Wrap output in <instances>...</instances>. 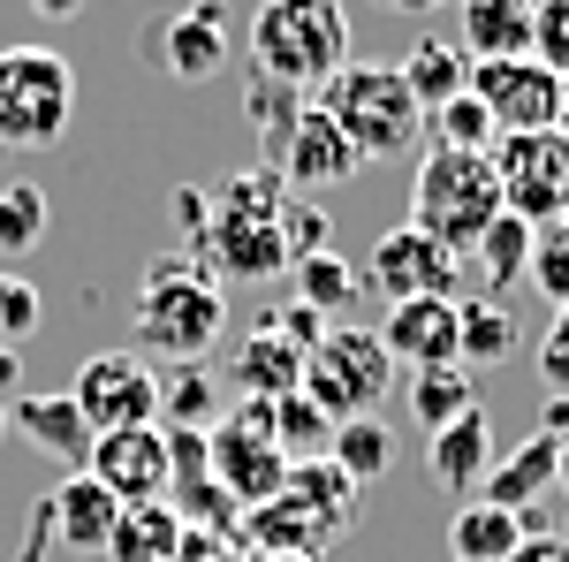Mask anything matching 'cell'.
Returning a JSON list of instances; mask_svg holds the SVG:
<instances>
[{"mask_svg":"<svg viewBox=\"0 0 569 562\" xmlns=\"http://www.w3.org/2000/svg\"><path fill=\"white\" fill-rule=\"evenodd\" d=\"M39 319H46V297L23 282V274H8V266H0V343H8V349L31 343V335H39Z\"/></svg>","mask_w":569,"mask_h":562,"instance_id":"obj_41","label":"cell"},{"mask_svg":"<svg viewBox=\"0 0 569 562\" xmlns=\"http://www.w3.org/2000/svg\"><path fill=\"white\" fill-rule=\"evenodd\" d=\"M471 403H479V388H471L463 365H426V373H410V418L426 433H440L448 418H463Z\"/></svg>","mask_w":569,"mask_h":562,"instance_id":"obj_31","label":"cell"},{"mask_svg":"<svg viewBox=\"0 0 569 562\" xmlns=\"http://www.w3.org/2000/svg\"><path fill=\"white\" fill-rule=\"evenodd\" d=\"M213 479L228 486L236 510H259V502H273V494L289 486V456H281L273 433H266V403L236 395V411L213 418Z\"/></svg>","mask_w":569,"mask_h":562,"instance_id":"obj_10","label":"cell"},{"mask_svg":"<svg viewBox=\"0 0 569 562\" xmlns=\"http://www.w3.org/2000/svg\"><path fill=\"white\" fill-rule=\"evenodd\" d=\"M433 145H448V152H493L501 130H493V115H486L471 91H456L448 107H433Z\"/></svg>","mask_w":569,"mask_h":562,"instance_id":"obj_38","label":"cell"},{"mask_svg":"<svg viewBox=\"0 0 569 562\" xmlns=\"http://www.w3.org/2000/svg\"><path fill=\"white\" fill-rule=\"evenodd\" d=\"M160 69L182 77V85H206L228 69V53H236V16H228V0H190L176 8L168 23H160Z\"/></svg>","mask_w":569,"mask_h":562,"instance_id":"obj_13","label":"cell"},{"mask_svg":"<svg viewBox=\"0 0 569 562\" xmlns=\"http://www.w3.org/2000/svg\"><path fill=\"white\" fill-rule=\"evenodd\" d=\"M463 266H479L486 297H501L509 282H525V266H531V220L493 214V220H486V236L471 244V252H463Z\"/></svg>","mask_w":569,"mask_h":562,"instance_id":"obj_29","label":"cell"},{"mask_svg":"<svg viewBox=\"0 0 569 562\" xmlns=\"http://www.w3.org/2000/svg\"><path fill=\"white\" fill-rule=\"evenodd\" d=\"M168 441V494L190 479H213V426H160Z\"/></svg>","mask_w":569,"mask_h":562,"instance_id":"obj_40","label":"cell"},{"mask_svg":"<svg viewBox=\"0 0 569 562\" xmlns=\"http://www.w3.org/2000/svg\"><path fill=\"white\" fill-rule=\"evenodd\" d=\"M456 31L471 61H517L531 53V0H456Z\"/></svg>","mask_w":569,"mask_h":562,"instance_id":"obj_21","label":"cell"},{"mask_svg":"<svg viewBox=\"0 0 569 562\" xmlns=\"http://www.w3.org/2000/svg\"><path fill=\"white\" fill-rule=\"evenodd\" d=\"M327 456H335L357 486H372V479H388V464H395V433L380 426V411H372V418H342L335 441H327Z\"/></svg>","mask_w":569,"mask_h":562,"instance_id":"obj_32","label":"cell"},{"mask_svg":"<svg viewBox=\"0 0 569 562\" xmlns=\"http://www.w3.org/2000/svg\"><path fill=\"white\" fill-rule=\"evenodd\" d=\"M493 175H501V214L547 228L569 214V137L562 130H525L493 145Z\"/></svg>","mask_w":569,"mask_h":562,"instance_id":"obj_9","label":"cell"},{"mask_svg":"<svg viewBox=\"0 0 569 562\" xmlns=\"http://www.w3.org/2000/svg\"><path fill=\"white\" fill-rule=\"evenodd\" d=\"M380 349L395 365L426 373V365H456V297H402L380 319Z\"/></svg>","mask_w":569,"mask_h":562,"instance_id":"obj_16","label":"cell"},{"mask_svg":"<svg viewBox=\"0 0 569 562\" xmlns=\"http://www.w3.org/2000/svg\"><path fill=\"white\" fill-rule=\"evenodd\" d=\"M327 524L311 517L305 502L281 486L273 502H259V510H243V524H236V548H251L259 562H273V555H327Z\"/></svg>","mask_w":569,"mask_h":562,"instance_id":"obj_18","label":"cell"},{"mask_svg":"<svg viewBox=\"0 0 569 562\" xmlns=\"http://www.w3.org/2000/svg\"><path fill=\"white\" fill-rule=\"evenodd\" d=\"M273 562H319V555H273Z\"/></svg>","mask_w":569,"mask_h":562,"instance_id":"obj_56","label":"cell"},{"mask_svg":"<svg viewBox=\"0 0 569 562\" xmlns=\"http://www.w3.org/2000/svg\"><path fill=\"white\" fill-rule=\"evenodd\" d=\"M555 130L569 137V77H562V107H555Z\"/></svg>","mask_w":569,"mask_h":562,"instance_id":"obj_54","label":"cell"},{"mask_svg":"<svg viewBox=\"0 0 569 562\" xmlns=\"http://www.w3.org/2000/svg\"><path fill=\"white\" fill-rule=\"evenodd\" d=\"M31 16H53V23H69V16H84V0H31Z\"/></svg>","mask_w":569,"mask_h":562,"instance_id":"obj_50","label":"cell"},{"mask_svg":"<svg viewBox=\"0 0 569 562\" xmlns=\"http://www.w3.org/2000/svg\"><path fill=\"white\" fill-rule=\"evenodd\" d=\"M273 168H281V183H289V198H305V190H342V183H357L365 160L350 152V137L335 130L319 107H305V115H297V130L281 137Z\"/></svg>","mask_w":569,"mask_h":562,"instance_id":"obj_15","label":"cell"},{"mask_svg":"<svg viewBox=\"0 0 569 562\" xmlns=\"http://www.w3.org/2000/svg\"><path fill=\"white\" fill-rule=\"evenodd\" d=\"M16 373H23V357H16V349H8V343H0V395H8V388H16Z\"/></svg>","mask_w":569,"mask_h":562,"instance_id":"obj_51","label":"cell"},{"mask_svg":"<svg viewBox=\"0 0 569 562\" xmlns=\"http://www.w3.org/2000/svg\"><path fill=\"white\" fill-rule=\"evenodd\" d=\"M555 456H562V441H547V433H531L525 448H509V456H493V472L479 479L486 494L479 502H493V510H517L525 517L531 502L555 486Z\"/></svg>","mask_w":569,"mask_h":562,"instance_id":"obj_23","label":"cell"},{"mask_svg":"<svg viewBox=\"0 0 569 562\" xmlns=\"http://www.w3.org/2000/svg\"><path fill=\"white\" fill-rule=\"evenodd\" d=\"M305 107H311V99L297 85H273V77L251 69V122H259V137L273 145V152H281V137L297 130V115H305Z\"/></svg>","mask_w":569,"mask_h":562,"instance_id":"obj_39","label":"cell"},{"mask_svg":"<svg viewBox=\"0 0 569 562\" xmlns=\"http://www.w3.org/2000/svg\"><path fill=\"white\" fill-rule=\"evenodd\" d=\"M213 562H259V555H251V548H236V540H228V548H220Z\"/></svg>","mask_w":569,"mask_h":562,"instance_id":"obj_52","label":"cell"},{"mask_svg":"<svg viewBox=\"0 0 569 562\" xmlns=\"http://www.w3.org/2000/svg\"><path fill=\"white\" fill-rule=\"evenodd\" d=\"M395 69H402V85H410V99H418L426 115L448 107L456 91H471V53H463L456 39H418Z\"/></svg>","mask_w":569,"mask_h":562,"instance_id":"obj_26","label":"cell"},{"mask_svg":"<svg viewBox=\"0 0 569 562\" xmlns=\"http://www.w3.org/2000/svg\"><path fill=\"white\" fill-rule=\"evenodd\" d=\"M501 214V175H493V152H448L433 145L418 160V183H410V228H426L433 244H448L456 259L486 236V220Z\"/></svg>","mask_w":569,"mask_h":562,"instance_id":"obj_5","label":"cell"},{"mask_svg":"<svg viewBox=\"0 0 569 562\" xmlns=\"http://www.w3.org/2000/svg\"><path fill=\"white\" fill-rule=\"evenodd\" d=\"M206 220H213V198H206L198 183H176V228H190V244H198Z\"/></svg>","mask_w":569,"mask_h":562,"instance_id":"obj_46","label":"cell"},{"mask_svg":"<svg viewBox=\"0 0 569 562\" xmlns=\"http://www.w3.org/2000/svg\"><path fill=\"white\" fill-rule=\"evenodd\" d=\"M84 472L99 479L114 502H168V441H160V426L91 433Z\"/></svg>","mask_w":569,"mask_h":562,"instance_id":"obj_14","label":"cell"},{"mask_svg":"<svg viewBox=\"0 0 569 562\" xmlns=\"http://www.w3.org/2000/svg\"><path fill=\"white\" fill-rule=\"evenodd\" d=\"M53 206H46L39 183H0V252H39Z\"/></svg>","mask_w":569,"mask_h":562,"instance_id":"obj_35","label":"cell"},{"mask_svg":"<svg viewBox=\"0 0 569 562\" xmlns=\"http://www.w3.org/2000/svg\"><path fill=\"white\" fill-rule=\"evenodd\" d=\"M114 510H122V502H114L91 472H61V486L46 494V524H53V532H61V548H77V555H107Z\"/></svg>","mask_w":569,"mask_h":562,"instance_id":"obj_19","label":"cell"},{"mask_svg":"<svg viewBox=\"0 0 569 562\" xmlns=\"http://www.w3.org/2000/svg\"><path fill=\"white\" fill-rule=\"evenodd\" d=\"M289 274H297V297H305L319 319H327V312H350V304L365 297L357 266H350V259H335V252H311V259H297Z\"/></svg>","mask_w":569,"mask_h":562,"instance_id":"obj_34","label":"cell"},{"mask_svg":"<svg viewBox=\"0 0 569 562\" xmlns=\"http://www.w3.org/2000/svg\"><path fill=\"white\" fill-rule=\"evenodd\" d=\"M357 282L372 289V297H388V304H402V297H463V259L448 252V244H433L426 228H388L380 244H372V259L357 266Z\"/></svg>","mask_w":569,"mask_h":562,"instance_id":"obj_11","label":"cell"},{"mask_svg":"<svg viewBox=\"0 0 569 562\" xmlns=\"http://www.w3.org/2000/svg\"><path fill=\"white\" fill-rule=\"evenodd\" d=\"M372 8H388V16H433V8H456V0H372Z\"/></svg>","mask_w":569,"mask_h":562,"instance_id":"obj_49","label":"cell"},{"mask_svg":"<svg viewBox=\"0 0 569 562\" xmlns=\"http://www.w3.org/2000/svg\"><path fill=\"white\" fill-rule=\"evenodd\" d=\"M517 349H525V335H517V312L501 297H456V365L463 373H493Z\"/></svg>","mask_w":569,"mask_h":562,"instance_id":"obj_20","label":"cell"},{"mask_svg":"<svg viewBox=\"0 0 569 562\" xmlns=\"http://www.w3.org/2000/svg\"><path fill=\"white\" fill-rule=\"evenodd\" d=\"M539 433H547V441H569V395H547V411H539Z\"/></svg>","mask_w":569,"mask_h":562,"instance_id":"obj_48","label":"cell"},{"mask_svg":"<svg viewBox=\"0 0 569 562\" xmlns=\"http://www.w3.org/2000/svg\"><path fill=\"white\" fill-rule=\"evenodd\" d=\"M289 494H297L311 517H319L327 532H335V540H342V532L357 524V494H365V486H357V479L342 472L335 456H305V464H289Z\"/></svg>","mask_w":569,"mask_h":562,"instance_id":"obj_27","label":"cell"},{"mask_svg":"<svg viewBox=\"0 0 569 562\" xmlns=\"http://www.w3.org/2000/svg\"><path fill=\"white\" fill-rule=\"evenodd\" d=\"M525 540L517 510H493V502H463L448 524V562H509V548Z\"/></svg>","mask_w":569,"mask_h":562,"instance_id":"obj_28","label":"cell"},{"mask_svg":"<svg viewBox=\"0 0 569 562\" xmlns=\"http://www.w3.org/2000/svg\"><path fill=\"white\" fill-rule=\"evenodd\" d=\"M305 388V349L281 343L273 327H251L243 349H236V395H251V403H273V395Z\"/></svg>","mask_w":569,"mask_h":562,"instance_id":"obj_24","label":"cell"},{"mask_svg":"<svg viewBox=\"0 0 569 562\" xmlns=\"http://www.w3.org/2000/svg\"><path fill=\"white\" fill-rule=\"evenodd\" d=\"M182 517L168 502H122L114 532H107V562H176Z\"/></svg>","mask_w":569,"mask_h":562,"instance_id":"obj_25","label":"cell"},{"mask_svg":"<svg viewBox=\"0 0 569 562\" xmlns=\"http://www.w3.org/2000/svg\"><path fill=\"white\" fill-rule=\"evenodd\" d=\"M281 236H289V259H311V252H327V214H319V206H305V198H289Z\"/></svg>","mask_w":569,"mask_h":562,"instance_id":"obj_44","label":"cell"},{"mask_svg":"<svg viewBox=\"0 0 569 562\" xmlns=\"http://www.w3.org/2000/svg\"><path fill=\"white\" fill-rule=\"evenodd\" d=\"M471 99L493 115L501 137H525V130H555V107H562V77L547 61H471Z\"/></svg>","mask_w":569,"mask_h":562,"instance_id":"obj_12","label":"cell"},{"mask_svg":"<svg viewBox=\"0 0 569 562\" xmlns=\"http://www.w3.org/2000/svg\"><path fill=\"white\" fill-rule=\"evenodd\" d=\"M8 433H23L39 456H53L61 472H84V456H91V426H84V411L69 403V395H16L8 403Z\"/></svg>","mask_w":569,"mask_h":562,"instance_id":"obj_17","label":"cell"},{"mask_svg":"<svg viewBox=\"0 0 569 562\" xmlns=\"http://www.w3.org/2000/svg\"><path fill=\"white\" fill-rule=\"evenodd\" d=\"M137 357H160V365H198L206 349L220 343L228 327V297L190 252H168V259L144 266L137 282Z\"/></svg>","mask_w":569,"mask_h":562,"instance_id":"obj_2","label":"cell"},{"mask_svg":"<svg viewBox=\"0 0 569 562\" xmlns=\"http://www.w3.org/2000/svg\"><path fill=\"white\" fill-rule=\"evenodd\" d=\"M266 433H273V448H281L289 464H305V456H327L335 418H327L305 388H289V395H273V403H266Z\"/></svg>","mask_w":569,"mask_h":562,"instance_id":"obj_30","label":"cell"},{"mask_svg":"<svg viewBox=\"0 0 569 562\" xmlns=\"http://www.w3.org/2000/svg\"><path fill=\"white\" fill-rule=\"evenodd\" d=\"M281 214H289V183L273 160L259 168H236L228 183L213 190V220H206V236H198V252L190 259L220 274V282H273V274H289V236H281Z\"/></svg>","mask_w":569,"mask_h":562,"instance_id":"obj_1","label":"cell"},{"mask_svg":"<svg viewBox=\"0 0 569 562\" xmlns=\"http://www.w3.org/2000/svg\"><path fill=\"white\" fill-rule=\"evenodd\" d=\"M350 61V8L342 0H259L251 8V69L273 85L319 91Z\"/></svg>","mask_w":569,"mask_h":562,"instance_id":"obj_4","label":"cell"},{"mask_svg":"<svg viewBox=\"0 0 569 562\" xmlns=\"http://www.w3.org/2000/svg\"><path fill=\"white\" fill-rule=\"evenodd\" d=\"M525 282H531L547 304H555V312L569 304V214H555L547 228H531V266H525Z\"/></svg>","mask_w":569,"mask_h":562,"instance_id":"obj_36","label":"cell"},{"mask_svg":"<svg viewBox=\"0 0 569 562\" xmlns=\"http://www.w3.org/2000/svg\"><path fill=\"white\" fill-rule=\"evenodd\" d=\"M311 107L350 137V152L365 168H372V160H402V152L426 145V107L410 99V85H402L395 61H357L350 53L327 85L311 91Z\"/></svg>","mask_w":569,"mask_h":562,"instance_id":"obj_3","label":"cell"},{"mask_svg":"<svg viewBox=\"0 0 569 562\" xmlns=\"http://www.w3.org/2000/svg\"><path fill=\"white\" fill-rule=\"evenodd\" d=\"M509 562H569V540H555V532H525V540L509 548Z\"/></svg>","mask_w":569,"mask_h":562,"instance_id":"obj_47","label":"cell"},{"mask_svg":"<svg viewBox=\"0 0 569 562\" xmlns=\"http://www.w3.org/2000/svg\"><path fill=\"white\" fill-rule=\"evenodd\" d=\"M0 441H8V395H0Z\"/></svg>","mask_w":569,"mask_h":562,"instance_id":"obj_55","label":"cell"},{"mask_svg":"<svg viewBox=\"0 0 569 562\" xmlns=\"http://www.w3.org/2000/svg\"><path fill=\"white\" fill-rule=\"evenodd\" d=\"M266 327H273L281 343H297V349H311V343H319V335H327V319H319V312H311L305 297H289V304H281V312H273V319H266Z\"/></svg>","mask_w":569,"mask_h":562,"instance_id":"obj_45","label":"cell"},{"mask_svg":"<svg viewBox=\"0 0 569 562\" xmlns=\"http://www.w3.org/2000/svg\"><path fill=\"white\" fill-rule=\"evenodd\" d=\"M555 486L569 494V441H562V456H555Z\"/></svg>","mask_w":569,"mask_h":562,"instance_id":"obj_53","label":"cell"},{"mask_svg":"<svg viewBox=\"0 0 569 562\" xmlns=\"http://www.w3.org/2000/svg\"><path fill=\"white\" fill-rule=\"evenodd\" d=\"M77 122V69L53 46H0V145L53 152Z\"/></svg>","mask_w":569,"mask_h":562,"instance_id":"obj_6","label":"cell"},{"mask_svg":"<svg viewBox=\"0 0 569 562\" xmlns=\"http://www.w3.org/2000/svg\"><path fill=\"white\" fill-rule=\"evenodd\" d=\"M388 388H395V357L380 349V335H365V327H327V335L305 349V395L335 426H342V418H372Z\"/></svg>","mask_w":569,"mask_h":562,"instance_id":"obj_7","label":"cell"},{"mask_svg":"<svg viewBox=\"0 0 569 562\" xmlns=\"http://www.w3.org/2000/svg\"><path fill=\"white\" fill-rule=\"evenodd\" d=\"M168 510H176L190 532H220V540H236V524H243V510L228 502V486H220V479H190V486H176V494H168Z\"/></svg>","mask_w":569,"mask_h":562,"instance_id":"obj_37","label":"cell"},{"mask_svg":"<svg viewBox=\"0 0 569 562\" xmlns=\"http://www.w3.org/2000/svg\"><path fill=\"white\" fill-rule=\"evenodd\" d=\"M486 472H493V418H486V403H471L463 418L433 433V479L448 494H471Z\"/></svg>","mask_w":569,"mask_h":562,"instance_id":"obj_22","label":"cell"},{"mask_svg":"<svg viewBox=\"0 0 569 562\" xmlns=\"http://www.w3.org/2000/svg\"><path fill=\"white\" fill-rule=\"evenodd\" d=\"M69 403L84 411L91 433H130V426H160V373L137 349H91L77 365Z\"/></svg>","mask_w":569,"mask_h":562,"instance_id":"obj_8","label":"cell"},{"mask_svg":"<svg viewBox=\"0 0 569 562\" xmlns=\"http://www.w3.org/2000/svg\"><path fill=\"white\" fill-rule=\"evenodd\" d=\"M531 365H539L547 395H569V304L547 319V335H539V349H531Z\"/></svg>","mask_w":569,"mask_h":562,"instance_id":"obj_43","label":"cell"},{"mask_svg":"<svg viewBox=\"0 0 569 562\" xmlns=\"http://www.w3.org/2000/svg\"><path fill=\"white\" fill-rule=\"evenodd\" d=\"M220 418V388L206 365H168L160 373V426H213Z\"/></svg>","mask_w":569,"mask_h":562,"instance_id":"obj_33","label":"cell"},{"mask_svg":"<svg viewBox=\"0 0 569 562\" xmlns=\"http://www.w3.org/2000/svg\"><path fill=\"white\" fill-rule=\"evenodd\" d=\"M531 61L569 77V0H531Z\"/></svg>","mask_w":569,"mask_h":562,"instance_id":"obj_42","label":"cell"}]
</instances>
